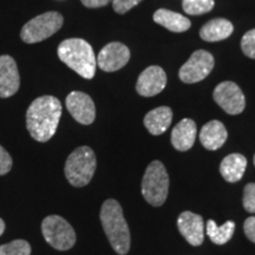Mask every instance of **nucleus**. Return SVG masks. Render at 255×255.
<instances>
[{"mask_svg":"<svg viewBox=\"0 0 255 255\" xmlns=\"http://www.w3.org/2000/svg\"><path fill=\"white\" fill-rule=\"evenodd\" d=\"M62 116V103L53 96H41L32 102L26 111V128L32 138L47 142L55 135Z\"/></svg>","mask_w":255,"mask_h":255,"instance_id":"nucleus-1","label":"nucleus"},{"mask_svg":"<svg viewBox=\"0 0 255 255\" xmlns=\"http://www.w3.org/2000/svg\"><path fill=\"white\" fill-rule=\"evenodd\" d=\"M100 216L111 247L117 254L126 255L130 250V231L122 207L116 200H107L102 206Z\"/></svg>","mask_w":255,"mask_h":255,"instance_id":"nucleus-2","label":"nucleus"},{"mask_svg":"<svg viewBox=\"0 0 255 255\" xmlns=\"http://www.w3.org/2000/svg\"><path fill=\"white\" fill-rule=\"evenodd\" d=\"M58 57L62 62L85 79L94 78L97 66L95 52L87 40L81 38L65 39L58 46Z\"/></svg>","mask_w":255,"mask_h":255,"instance_id":"nucleus-3","label":"nucleus"},{"mask_svg":"<svg viewBox=\"0 0 255 255\" xmlns=\"http://www.w3.org/2000/svg\"><path fill=\"white\" fill-rule=\"evenodd\" d=\"M96 155L90 146H79L69 155L65 162V176L73 187H84L94 177Z\"/></svg>","mask_w":255,"mask_h":255,"instance_id":"nucleus-4","label":"nucleus"},{"mask_svg":"<svg viewBox=\"0 0 255 255\" xmlns=\"http://www.w3.org/2000/svg\"><path fill=\"white\" fill-rule=\"evenodd\" d=\"M169 190V176L163 163L152 161L142 180V195L148 203L159 207L165 202Z\"/></svg>","mask_w":255,"mask_h":255,"instance_id":"nucleus-5","label":"nucleus"},{"mask_svg":"<svg viewBox=\"0 0 255 255\" xmlns=\"http://www.w3.org/2000/svg\"><path fill=\"white\" fill-rule=\"evenodd\" d=\"M63 23L64 18L59 12H46L27 21L21 28L20 38L26 44L39 43L59 31Z\"/></svg>","mask_w":255,"mask_h":255,"instance_id":"nucleus-6","label":"nucleus"},{"mask_svg":"<svg viewBox=\"0 0 255 255\" xmlns=\"http://www.w3.org/2000/svg\"><path fill=\"white\" fill-rule=\"evenodd\" d=\"M41 233L47 244L58 251L72 248L77 239L75 229L59 215L46 216L41 222Z\"/></svg>","mask_w":255,"mask_h":255,"instance_id":"nucleus-7","label":"nucleus"},{"mask_svg":"<svg viewBox=\"0 0 255 255\" xmlns=\"http://www.w3.org/2000/svg\"><path fill=\"white\" fill-rule=\"evenodd\" d=\"M214 68V58L205 50H197L181 66L178 77L183 83L194 84L203 81Z\"/></svg>","mask_w":255,"mask_h":255,"instance_id":"nucleus-8","label":"nucleus"},{"mask_svg":"<svg viewBox=\"0 0 255 255\" xmlns=\"http://www.w3.org/2000/svg\"><path fill=\"white\" fill-rule=\"evenodd\" d=\"M214 101L229 115H239L245 110L246 98L244 92L234 82H222L215 88Z\"/></svg>","mask_w":255,"mask_h":255,"instance_id":"nucleus-9","label":"nucleus"},{"mask_svg":"<svg viewBox=\"0 0 255 255\" xmlns=\"http://www.w3.org/2000/svg\"><path fill=\"white\" fill-rule=\"evenodd\" d=\"M97 65L105 72H115L126 66L130 59V50L119 41L108 44L97 56Z\"/></svg>","mask_w":255,"mask_h":255,"instance_id":"nucleus-10","label":"nucleus"},{"mask_svg":"<svg viewBox=\"0 0 255 255\" xmlns=\"http://www.w3.org/2000/svg\"><path fill=\"white\" fill-rule=\"evenodd\" d=\"M66 108L78 123L89 126L96 119V108L92 98L81 91H72L66 97Z\"/></svg>","mask_w":255,"mask_h":255,"instance_id":"nucleus-11","label":"nucleus"},{"mask_svg":"<svg viewBox=\"0 0 255 255\" xmlns=\"http://www.w3.org/2000/svg\"><path fill=\"white\" fill-rule=\"evenodd\" d=\"M167 85V75L164 70L157 65L146 68L136 83V90L143 97H152L163 91Z\"/></svg>","mask_w":255,"mask_h":255,"instance_id":"nucleus-12","label":"nucleus"},{"mask_svg":"<svg viewBox=\"0 0 255 255\" xmlns=\"http://www.w3.org/2000/svg\"><path fill=\"white\" fill-rule=\"evenodd\" d=\"M20 87V76L15 60L11 56H0V98L17 94Z\"/></svg>","mask_w":255,"mask_h":255,"instance_id":"nucleus-13","label":"nucleus"},{"mask_svg":"<svg viewBox=\"0 0 255 255\" xmlns=\"http://www.w3.org/2000/svg\"><path fill=\"white\" fill-rule=\"evenodd\" d=\"M177 228L191 246H200L205 239V225L201 215L183 212L177 219Z\"/></svg>","mask_w":255,"mask_h":255,"instance_id":"nucleus-14","label":"nucleus"},{"mask_svg":"<svg viewBox=\"0 0 255 255\" xmlns=\"http://www.w3.org/2000/svg\"><path fill=\"white\" fill-rule=\"evenodd\" d=\"M196 132V123L190 119H184L171 131V144L178 151L189 150L195 143Z\"/></svg>","mask_w":255,"mask_h":255,"instance_id":"nucleus-15","label":"nucleus"},{"mask_svg":"<svg viewBox=\"0 0 255 255\" xmlns=\"http://www.w3.org/2000/svg\"><path fill=\"white\" fill-rule=\"evenodd\" d=\"M227 129L220 121L206 123L200 132L201 144L208 150H218L227 141Z\"/></svg>","mask_w":255,"mask_h":255,"instance_id":"nucleus-16","label":"nucleus"},{"mask_svg":"<svg viewBox=\"0 0 255 255\" xmlns=\"http://www.w3.org/2000/svg\"><path fill=\"white\" fill-rule=\"evenodd\" d=\"M173 121V111L169 107H158L149 111L144 117V127L154 136L162 135L170 127Z\"/></svg>","mask_w":255,"mask_h":255,"instance_id":"nucleus-17","label":"nucleus"},{"mask_svg":"<svg viewBox=\"0 0 255 255\" xmlns=\"http://www.w3.org/2000/svg\"><path fill=\"white\" fill-rule=\"evenodd\" d=\"M247 168V158L241 154L226 156L220 164V173L227 182L234 183L240 181Z\"/></svg>","mask_w":255,"mask_h":255,"instance_id":"nucleus-18","label":"nucleus"},{"mask_svg":"<svg viewBox=\"0 0 255 255\" xmlns=\"http://www.w3.org/2000/svg\"><path fill=\"white\" fill-rule=\"evenodd\" d=\"M233 30L234 27L231 21L223 18H216L201 27L200 37L209 43L225 40L233 33Z\"/></svg>","mask_w":255,"mask_h":255,"instance_id":"nucleus-19","label":"nucleus"},{"mask_svg":"<svg viewBox=\"0 0 255 255\" xmlns=\"http://www.w3.org/2000/svg\"><path fill=\"white\" fill-rule=\"evenodd\" d=\"M154 21L171 32H184L189 30L190 20L184 15L169 11L165 8H159L154 13Z\"/></svg>","mask_w":255,"mask_h":255,"instance_id":"nucleus-20","label":"nucleus"},{"mask_svg":"<svg viewBox=\"0 0 255 255\" xmlns=\"http://www.w3.org/2000/svg\"><path fill=\"white\" fill-rule=\"evenodd\" d=\"M207 235L215 245H225L231 240L235 232V223L227 221L222 226H218L214 220H208L206 226Z\"/></svg>","mask_w":255,"mask_h":255,"instance_id":"nucleus-21","label":"nucleus"},{"mask_svg":"<svg viewBox=\"0 0 255 255\" xmlns=\"http://www.w3.org/2000/svg\"><path fill=\"white\" fill-rule=\"evenodd\" d=\"M182 7L187 14H205L214 7V0H183Z\"/></svg>","mask_w":255,"mask_h":255,"instance_id":"nucleus-22","label":"nucleus"},{"mask_svg":"<svg viewBox=\"0 0 255 255\" xmlns=\"http://www.w3.org/2000/svg\"><path fill=\"white\" fill-rule=\"evenodd\" d=\"M0 255H31V246L25 240H14L0 246Z\"/></svg>","mask_w":255,"mask_h":255,"instance_id":"nucleus-23","label":"nucleus"},{"mask_svg":"<svg viewBox=\"0 0 255 255\" xmlns=\"http://www.w3.org/2000/svg\"><path fill=\"white\" fill-rule=\"evenodd\" d=\"M241 49L247 57L255 59V28L244 34L241 40Z\"/></svg>","mask_w":255,"mask_h":255,"instance_id":"nucleus-24","label":"nucleus"},{"mask_svg":"<svg viewBox=\"0 0 255 255\" xmlns=\"http://www.w3.org/2000/svg\"><path fill=\"white\" fill-rule=\"evenodd\" d=\"M242 203L248 213H255V183H248L245 187Z\"/></svg>","mask_w":255,"mask_h":255,"instance_id":"nucleus-25","label":"nucleus"},{"mask_svg":"<svg viewBox=\"0 0 255 255\" xmlns=\"http://www.w3.org/2000/svg\"><path fill=\"white\" fill-rule=\"evenodd\" d=\"M141 1L142 0H113V8L116 13L124 14Z\"/></svg>","mask_w":255,"mask_h":255,"instance_id":"nucleus-26","label":"nucleus"},{"mask_svg":"<svg viewBox=\"0 0 255 255\" xmlns=\"http://www.w3.org/2000/svg\"><path fill=\"white\" fill-rule=\"evenodd\" d=\"M12 169V157L4 146L0 145V176L9 173Z\"/></svg>","mask_w":255,"mask_h":255,"instance_id":"nucleus-27","label":"nucleus"},{"mask_svg":"<svg viewBox=\"0 0 255 255\" xmlns=\"http://www.w3.org/2000/svg\"><path fill=\"white\" fill-rule=\"evenodd\" d=\"M244 231L246 237L255 244V216H251L245 221Z\"/></svg>","mask_w":255,"mask_h":255,"instance_id":"nucleus-28","label":"nucleus"},{"mask_svg":"<svg viewBox=\"0 0 255 255\" xmlns=\"http://www.w3.org/2000/svg\"><path fill=\"white\" fill-rule=\"evenodd\" d=\"M81 1L85 7L98 8V7H103V6H107L109 2H113V0H81Z\"/></svg>","mask_w":255,"mask_h":255,"instance_id":"nucleus-29","label":"nucleus"},{"mask_svg":"<svg viewBox=\"0 0 255 255\" xmlns=\"http://www.w3.org/2000/svg\"><path fill=\"white\" fill-rule=\"evenodd\" d=\"M5 232V222L4 220L0 219V235H2V233Z\"/></svg>","mask_w":255,"mask_h":255,"instance_id":"nucleus-30","label":"nucleus"},{"mask_svg":"<svg viewBox=\"0 0 255 255\" xmlns=\"http://www.w3.org/2000/svg\"><path fill=\"white\" fill-rule=\"evenodd\" d=\"M254 165H255V155H254Z\"/></svg>","mask_w":255,"mask_h":255,"instance_id":"nucleus-31","label":"nucleus"}]
</instances>
